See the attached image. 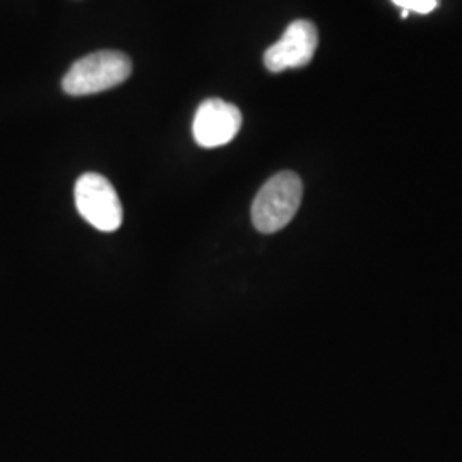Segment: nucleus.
Returning <instances> with one entry per match:
<instances>
[{
  "mask_svg": "<svg viewBox=\"0 0 462 462\" xmlns=\"http://www.w3.org/2000/svg\"><path fill=\"white\" fill-rule=\"evenodd\" d=\"M133 74V60L116 50L89 53L69 69L62 88L70 97H88L112 89Z\"/></svg>",
  "mask_w": 462,
  "mask_h": 462,
  "instance_id": "1",
  "label": "nucleus"
},
{
  "mask_svg": "<svg viewBox=\"0 0 462 462\" xmlns=\"http://www.w3.org/2000/svg\"><path fill=\"white\" fill-rule=\"evenodd\" d=\"M319 45V32L314 23L307 19L293 21L280 40L265 50L264 66L271 72L310 64Z\"/></svg>",
  "mask_w": 462,
  "mask_h": 462,
  "instance_id": "5",
  "label": "nucleus"
},
{
  "mask_svg": "<svg viewBox=\"0 0 462 462\" xmlns=\"http://www.w3.org/2000/svg\"><path fill=\"white\" fill-rule=\"evenodd\" d=\"M303 183L297 173L281 171L263 185L252 204V223L261 233L282 230L298 213Z\"/></svg>",
  "mask_w": 462,
  "mask_h": 462,
  "instance_id": "2",
  "label": "nucleus"
},
{
  "mask_svg": "<svg viewBox=\"0 0 462 462\" xmlns=\"http://www.w3.org/2000/svg\"><path fill=\"white\" fill-rule=\"evenodd\" d=\"M402 11H414L420 14H429L439 7V0H393Z\"/></svg>",
  "mask_w": 462,
  "mask_h": 462,
  "instance_id": "6",
  "label": "nucleus"
},
{
  "mask_svg": "<svg viewBox=\"0 0 462 462\" xmlns=\"http://www.w3.org/2000/svg\"><path fill=\"white\" fill-rule=\"evenodd\" d=\"M242 129V112L225 99L211 98L199 105L192 134L199 146L219 148L231 143Z\"/></svg>",
  "mask_w": 462,
  "mask_h": 462,
  "instance_id": "4",
  "label": "nucleus"
},
{
  "mask_svg": "<svg viewBox=\"0 0 462 462\" xmlns=\"http://www.w3.org/2000/svg\"><path fill=\"white\" fill-rule=\"evenodd\" d=\"M76 208L97 230L112 233L122 226L124 209L114 185L98 173H84L74 187Z\"/></svg>",
  "mask_w": 462,
  "mask_h": 462,
  "instance_id": "3",
  "label": "nucleus"
}]
</instances>
